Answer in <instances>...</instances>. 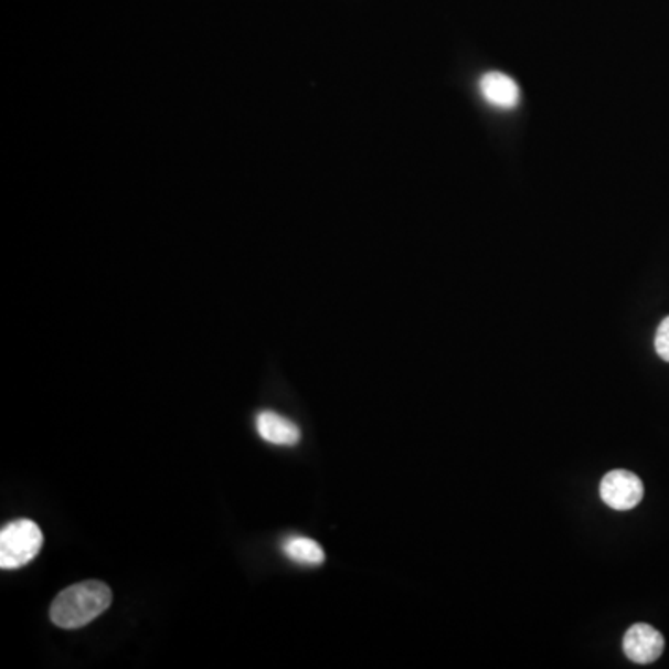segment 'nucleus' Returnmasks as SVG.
I'll return each instance as SVG.
<instances>
[{
  "instance_id": "nucleus-1",
  "label": "nucleus",
  "mask_w": 669,
  "mask_h": 669,
  "mask_svg": "<svg viewBox=\"0 0 669 669\" xmlns=\"http://www.w3.org/2000/svg\"><path fill=\"white\" fill-rule=\"evenodd\" d=\"M112 605V590L105 582L88 581L65 587L51 605V622L60 628H81L94 622Z\"/></svg>"
},
{
  "instance_id": "nucleus-8",
  "label": "nucleus",
  "mask_w": 669,
  "mask_h": 669,
  "mask_svg": "<svg viewBox=\"0 0 669 669\" xmlns=\"http://www.w3.org/2000/svg\"><path fill=\"white\" fill-rule=\"evenodd\" d=\"M655 350H657L660 359L669 363V317L663 318L657 329L655 337Z\"/></svg>"
},
{
  "instance_id": "nucleus-7",
  "label": "nucleus",
  "mask_w": 669,
  "mask_h": 669,
  "mask_svg": "<svg viewBox=\"0 0 669 669\" xmlns=\"http://www.w3.org/2000/svg\"><path fill=\"white\" fill-rule=\"evenodd\" d=\"M283 552L287 554L288 560H293L300 565H322L326 560L323 549L320 543L309 538H293L283 545Z\"/></svg>"
},
{
  "instance_id": "nucleus-3",
  "label": "nucleus",
  "mask_w": 669,
  "mask_h": 669,
  "mask_svg": "<svg viewBox=\"0 0 669 669\" xmlns=\"http://www.w3.org/2000/svg\"><path fill=\"white\" fill-rule=\"evenodd\" d=\"M601 499L612 510H633L644 499L640 476L625 469L610 470L601 481Z\"/></svg>"
},
{
  "instance_id": "nucleus-4",
  "label": "nucleus",
  "mask_w": 669,
  "mask_h": 669,
  "mask_svg": "<svg viewBox=\"0 0 669 669\" xmlns=\"http://www.w3.org/2000/svg\"><path fill=\"white\" fill-rule=\"evenodd\" d=\"M663 647V636L647 623H636L623 638V651L628 660L636 663L657 662L658 658L662 657Z\"/></svg>"
},
{
  "instance_id": "nucleus-2",
  "label": "nucleus",
  "mask_w": 669,
  "mask_h": 669,
  "mask_svg": "<svg viewBox=\"0 0 669 669\" xmlns=\"http://www.w3.org/2000/svg\"><path fill=\"white\" fill-rule=\"evenodd\" d=\"M42 545V529L34 521L19 519L7 524L0 532V567L2 570L23 567L40 554Z\"/></svg>"
},
{
  "instance_id": "nucleus-6",
  "label": "nucleus",
  "mask_w": 669,
  "mask_h": 669,
  "mask_svg": "<svg viewBox=\"0 0 669 669\" xmlns=\"http://www.w3.org/2000/svg\"><path fill=\"white\" fill-rule=\"evenodd\" d=\"M480 92L484 99L497 108H516L521 97L516 81L499 71H491L481 77Z\"/></svg>"
},
{
  "instance_id": "nucleus-5",
  "label": "nucleus",
  "mask_w": 669,
  "mask_h": 669,
  "mask_svg": "<svg viewBox=\"0 0 669 669\" xmlns=\"http://www.w3.org/2000/svg\"><path fill=\"white\" fill-rule=\"evenodd\" d=\"M257 432L266 443L277 446L298 445L301 439V432L293 421L282 417L274 412H261L257 415Z\"/></svg>"
}]
</instances>
